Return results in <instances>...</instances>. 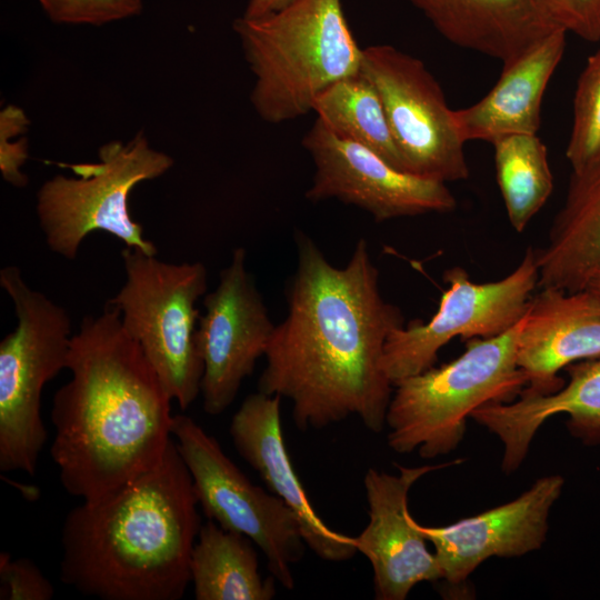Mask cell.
I'll return each instance as SVG.
<instances>
[{
    "instance_id": "cell-7",
    "label": "cell",
    "mask_w": 600,
    "mask_h": 600,
    "mask_svg": "<svg viewBox=\"0 0 600 600\" xmlns=\"http://www.w3.org/2000/svg\"><path fill=\"white\" fill-rule=\"evenodd\" d=\"M98 158L62 164L77 177L57 174L39 188L36 210L48 248L73 260L88 234L104 231L126 247L157 256V247L130 213L129 197L138 183L170 170L173 159L152 148L143 131L127 142L102 144Z\"/></svg>"
},
{
    "instance_id": "cell-6",
    "label": "cell",
    "mask_w": 600,
    "mask_h": 600,
    "mask_svg": "<svg viewBox=\"0 0 600 600\" xmlns=\"http://www.w3.org/2000/svg\"><path fill=\"white\" fill-rule=\"evenodd\" d=\"M0 286L18 321L0 342V470L33 476L48 438L41 394L67 369L71 319L63 307L31 289L14 266L0 270Z\"/></svg>"
},
{
    "instance_id": "cell-17",
    "label": "cell",
    "mask_w": 600,
    "mask_h": 600,
    "mask_svg": "<svg viewBox=\"0 0 600 600\" xmlns=\"http://www.w3.org/2000/svg\"><path fill=\"white\" fill-rule=\"evenodd\" d=\"M600 357V302L587 289L541 288L523 317L517 363L527 378L520 393L547 394L563 386L569 364Z\"/></svg>"
},
{
    "instance_id": "cell-27",
    "label": "cell",
    "mask_w": 600,
    "mask_h": 600,
    "mask_svg": "<svg viewBox=\"0 0 600 600\" xmlns=\"http://www.w3.org/2000/svg\"><path fill=\"white\" fill-rule=\"evenodd\" d=\"M1 600H50L54 594L52 583L30 559H12L0 553Z\"/></svg>"
},
{
    "instance_id": "cell-30",
    "label": "cell",
    "mask_w": 600,
    "mask_h": 600,
    "mask_svg": "<svg viewBox=\"0 0 600 600\" xmlns=\"http://www.w3.org/2000/svg\"><path fill=\"white\" fill-rule=\"evenodd\" d=\"M584 289L589 290L600 302V270L590 276Z\"/></svg>"
},
{
    "instance_id": "cell-5",
    "label": "cell",
    "mask_w": 600,
    "mask_h": 600,
    "mask_svg": "<svg viewBox=\"0 0 600 600\" xmlns=\"http://www.w3.org/2000/svg\"><path fill=\"white\" fill-rule=\"evenodd\" d=\"M522 324L523 318L499 336L468 339L454 360L398 382L386 414L388 446L424 459L448 454L476 409L514 400L527 386L517 363Z\"/></svg>"
},
{
    "instance_id": "cell-15",
    "label": "cell",
    "mask_w": 600,
    "mask_h": 600,
    "mask_svg": "<svg viewBox=\"0 0 600 600\" xmlns=\"http://www.w3.org/2000/svg\"><path fill=\"white\" fill-rule=\"evenodd\" d=\"M559 474L538 479L514 500L443 527H418L434 547L442 579L464 581L491 557H520L540 549L550 509L561 494Z\"/></svg>"
},
{
    "instance_id": "cell-19",
    "label": "cell",
    "mask_w": 600,
    "mask_h": 600,
    "mask_svg": "<svg viewBox=\"0 0 600 600\" xmlns=\"http://www.w3.org/2000/svg\"><path fill=\"white\" fill-rule=\"evenodd\" d=\"M567 31L559 28L504 63L494 87L474 104L453 110L464 142L517 133L537 134L547 86L562 59Z\"/></svg>"
},
{
    "instance_id": "cell-12",
    "label": "cell",
    "mask_w": 600,
    "mask_h": 600,
    "mask_svg": "<svg viewBox=\"0 0 600 600\" xmlns=\"http://www.w3.org/2000/svg\"><path fill=\"white\" fill-rule=\"evenodd\" d=\"M314 172L306 198L337 199L378 222L424 213H447L457 200L446 183L401 171L372 150L332 132L320 119L302 139Z\"/></svg>"
},
{
    "instance_id": "cell-26",
    "label": "cell",
    "mask_w": 600,
    "mask_h": 600,
    "mask_svg": "<svg viewBox=\"0 0 600 600\" xmlns=\"http://www.w3.org/2000/svg\"><path fill=\"white\" fill-rule=\"evenodd\" d=\"M48 18L58 24L106 23L131 18L141 12L142 0H38Z\"/></svg>"
},
{
    "instance_id": "cell-16",
    "label": "cell",
    "mask_w": 600,
    "mask_h": 600,
    "mask_svg": "<svg viewBox=\"0 0 600 600\" xmlns=\"http://www.w3.org/2000/svg\"><path fill=\"white\" fill-rule=\"evenodd\" d=\"M280 402L277 394H249L230 423L233 447L267 489L293 511L307 547L323 561H348L358 552L353 537L328 527L313 509L287 451Z\"/></svg>"
},
{
    "instance_id": "cell-20",
    "label": "cell",
    "mask_w": 600,
    "mask_h": 600,
    "mask_svg": "<svg viewBox=\"0 0 600 600\" xmlns=\"http://www.w3.org/2000/svg\"><path fill=\"white\" fill-rule=\"evenodd\" d=\"M451 43L508 63L559 29L538 0H408ZM562 29V28H561Z\"/></svg>"
},
{
    "instance_id": "cell-22",
    "label": "cell",
    "mask_w": 600,
    "mask_h": 600,
    "mask_svg": "<svg viewBox=\"0 0 600 600\" xmlns=\"http://www.w3.org/2000/svg\"><path fill=\"white\" fill-rule=\"evenodd\" d=\"M246 536L213 520L201 526L190 559V578L197 600H271L274 578L263 579L258 553Z\"/></svg>"
},
{
    "instance_id": "cell-11",
    "label": "cell",
    "mask_w": 600,
    "mask_h": 600,
    "mask_svg": "<svg viewBox=\"0 0 600 600\" xmlns=\"http://www.w3.org/2000/svg\"><path fill=\"white\" fill-rule=\"evenodd\" d=\"M360 70L374 84L408 173L460 181L469 168L453 110L426 64L390 44L362 49Z\"/></svg>"
},
{
    "instance_id": "cell-3",
    "label": "cell",
    "mask_w": 600,
    "mask_h": 600,
    "mask_svg": "<svg viewBox=\"0 0 600 600\" xmlns=\"http://www.w3.org/2000/svg\"><path fill=\"white\" fill-rule=\"evenodd\" d=\"M198 507L172 439L154 468L68 512L60 580L101 600H180L202 526Z\"/></svg>"
},
{
    "instance_id": "cell-4",
    "label": "cell",
    "mask_w": 600,
    "mask_h": 600,
    "mask_svg": "<svg viewBox=\"0 0 600 600\" xmlns=\"http://www.w3.org/2000/svg\"><path fill=\"white\" fill-rule=\"evenodd\" d=\"M232 27L254 76L250 102L268 123L307 114L323 90L360 71L362 49L341 0H294L262 17L241 16Z\"/></svg>"
},
{
    "instance_id": "cell-18",
    "label": "cell",
    "mask_w": 600,
    "mask_h": 600,
    "mask_svg": "<svg viewBox=\"0 0 600 600\" xmlns=\"http://www.w3.org/2000/svg\"><path fill=\"white\" fill-rule=\"evenodd\" d=\"M566 370L569 381L557 391L520 393L516 400L487 403L470 414L501 440L506 473L520 467L538 429L558 413L569 416V431L584 444L600 443V357L573 362Z\"/></svg>"
},
{
    "instance_id": "cell-8",
    "label": "cell",
    "mask_w": 600,
    "mask_h": 600,
    "mask_svg": "<svg viewBox=\"0 0 600 600\" xmlns=\"http://www.w3.org/2000/svg\"><path fill=\"white\" fill-rule=\"evenodd\" d=\"M121 257L126 281L107 303L120 312L170 398L186 410L200 394L203 374L196 303L207 291V269L201 262H166L130 247Z\"/></svg>"
},
{
    "instance_id": "cell-9",
    "label": "cell",
    "mask_w": 600,
    "mask_h": 600,
    "mask_svg": "<svg viewBox=\"0 0 600 600\" xmlns=\"http://www.w3.org/2000/svg\"><path fill=\"white\" fill-rule=\"evenodd\" d=\"M171 431L203 514L223 529L248 537L266 556L272 577L284 589H293L292 567L307 546L293 511L252 483L192 418L174 414Z\"/></svg>"
},
{
    "instance_id": "cell-24",
    "label": "cell",
    "mask_w": 600,
    "mask_h": 600,
    "mask_svg": "<svg viewBox=\"0 0 600 600\" xmlns=\"http://www.w3.org/2000/svg\"><path fill=\"white\" fill-rule=\"evenodd\" d=\"M491 144L508 219L517 232H522L553 190L546 144L537 134L526 133L504 136Z\"/></svg>"
},
{
    "instance_id": "cell-25",
    "label": "cell",
    "mask_w": 600,
    "mask_h": 600,
    "mask_svg": "<svg viewBox=\"0 0 600 600\" xmlns=\"http://www.w3.org/2000/svg\"><path fill=\"white\" fill-rule=\"evenodd\" d=\"M566 157L572 172L600 157V49L589 57L577 82Z\"/></svg>"
},
{
    "instance_id": "cell-10",
    "label": "cell",
    "mask_w": 600,
    "mask_h": 600,
    "mask_svg": "<svg viewBox=\"0 0 600 600\" xmlns=\"http://www.w3.org/2000/svg\"><path fill=\"white\" fill-rule=\"evenodd\" d=\"M443 278L449 287L436 313L427 322L394 329L387 339L381 364L393 387L433 367L450 340L491 338L518 323L539 283L537 249L528 248L516 269L496 281L474 282L460 267L447 270Z\"/></svg>"
},
{
    "instance_id": "cell-28",
    "label": "cell",
    "mask_w": 600,
    "mask_h": 600,
    "mask_svg": "<svg viewBox=\"0 0 600 600\" xmlns=\"http://www.w3.org/2000/svg\"><path fill=\"white\" fill-rule=\"evenodd\" d=\"M547 17L559 28L586 41L600 40V0H538Z\"/></svg>"
},
{
    "instance_id": "cell-13",
    "label": "cell",
    "mask_w": 600,
    "mask_h": 600,
    "mask_svg": "<svg viewBox=\"0 0 600 600\" xmlns=\"http://www.w3.org/2000/svg\"><path fill=\"white\" fill-rule=\"evenodd\" d=\"M196 342L203 362V410L217 416L234 401L242 381L264 357L276 324L247 269V251L236 248L217 287L203 299Z\"/></svg>"
},
{
    "instance_id": "cell-21",
    "label": "cell",
    "mask_w": 600,
    "mask_h": 600,
    "mask_svg": "<svg viewBox=\"0 0 600 600\" xmlns=\"http://www.w3.org/2000/svg\"><path fill=\"white\" fill-rule=\"evenodd\" d=\"M537 253L540 288L579 291L600 270V157L571 173L563 204Z\"/></svg>"
},
{
    "instance_id": "cell-1",
    "label": "cell",
    "mask_w": 600,
    "mask_h": 600,
    "mask_svg": "<svg viewBox=\"0 0 600 600\" xmlns=\"http://www.w3.org/2000/svg\"><path fill=\"white\" fill-rule=\"evenodd\" d=\"M294 242L287 316L270 338L258 391L290 400L299 430L356 416L379 433L393 392L382 356L389 334L404 326L401 310L382 296L363 238L344 267L333 266L300 230Z\"/></svg>"
},
{
    "instance_id": "cell-14",
    "label": "cell",
    "mask_w": 600,
    "mask_h": 600,
    "mask_svg": "<svg viewBox=\"0 0 600 600\" xmlns=\"http://www.w3.org/2000/svg\"><path fill=\"white\" fill-rule=\"evenodd\" d=\"M451 464L398 466V474L373 468L366 472L369 521L353 541L372 567L376 599L404 600L416 584L442 579L436 554L409 512L408 496L421 477Z\"/></svg>"
},
{
    "instance_id": "cell-23",
    "label": "cell",
    "mask_w": 600,
    "mask_h": 600,
    "mask_svg": "<svg viewBox=\"0 0 600 600\" xmlns=\"http://www.w3.org/2000/svg\"><path fill=\"white\" fill-rule=\"evenodd\" d=\"M312 111L337 136L372 150L406 172L381 98L361 70L323 90L317 97Z\"/></svg>"
},
{
    "instance_id": "cell-29",
    "label": "cell",
    "mask_w": 600,
    "mask_h": 600,
    "mask_svg": "<svg viewBox=\"0 0 600 600\" xmlns=\"http://www.w3.org/2000/svg\"><path fill=\"white\" fill-rule=\"evenodd\" d=\"M293 1L294 0H249L242 16L246 18L262 17L276 12Z\"/></svg>"
},
{
    "instance_id": "cell-2",
    "label": "cell",
    "mask_w": 600,
    "mask_h": 600,
    "mask_svg": "<svg viewBox=\"0 0 600 600\" xmlns=\"http://www.w3.org/2000/svg\"><path fill=\"white\" fill-rule=\"evenodd\" d=\"M67 369L71 379L52 400L50 452L63 489L98 500L161 461L172 440V399L108 303L82 319Z\"/></svg>"
}]
</instances>
